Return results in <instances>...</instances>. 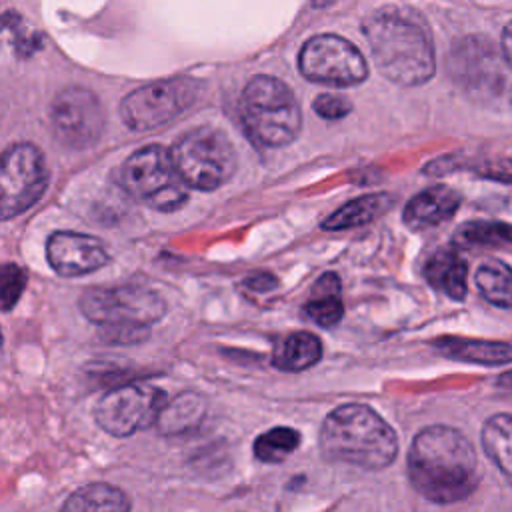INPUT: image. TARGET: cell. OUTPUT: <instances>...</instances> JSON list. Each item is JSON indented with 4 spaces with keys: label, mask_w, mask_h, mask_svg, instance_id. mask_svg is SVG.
<instances>
[{
    "label": "cell",
    "mask_w": 512,
    "mask_h": 512,
    "mask_svg": "<svg viewBox=\"0 0 512 512\" xmlns=\"http://www.w3.org/2000/svg\"><path fill=\"white\" fill-rule=\"evenodd\" d=\"M412 488L434 504H454L468 498L480 482L478 456L470 440L450 426L420 430L408 450Z\"/></svg>",
    "instance_id": "6da1fadb"
},
{
    "label": "cell",
    "mask_w": 512,
    "mask_h": 512,
    "mask_svg": "<svg viewBox=\"0 0 512 512\" xmlns=\"http://www.w3.org/2000/svg\"><path fill=\"white\" fill-rule=\"evenodd\" d=\"M362 32L380 74L400 86H420L436 72L434 44L426 26L400 8L370 14Z\"/></svg>",
    "instance_id": "7a4b0ae2"
},
{
    "label": "cell",
    "mask_w": 512,
    "mask_h": 512,
    "mask_svg": "<svg viewBox=\"0 0 512 512\" xmlns=\"http://www.w3.org/2000/svg\"><path fill=\"white\" fill-rule=\"evenodd\" d=\"M320 448L326 458L382 470L398 454V438L392 426L366 404H342L334 408L320 428Z\"/></svg>",
    "instance_id": "3957f363"
},
{
    "label": "cell",
    "mask_w": 512,
    "mask_h": 512,
    "mask_svg": "<svg viewBox=\"0 0 512 512\" xmlns=\"http://www.w3.org/2000/svg\"><path fill=\"white\" fill-rule=\"evenodd\" d=\"M82 314L102 328L112 344H134L146 340L150 324L166 314L164 298L144 286H92L80 296Z\"/></svg>",
    "instance_id": "277c9868"
},
{
    "label": "cell",
    "mask_w": 512,
    "mask_h": 512,
    "mask_svg": "<svg viewBox=\"0 0 512 512\" xmlns=\"http://www.w3.org/2000/svg\"><path fill=\"white\" fill-rule=\"evenodd\" d=\"M240 120L246 134L268 148H282L296 140L302 112L294 92L274 76H254L240 98Z\"/></svg>",
    "instance_id": "5b68a950"
},
{
    "label": "cell",
    "mask_w": 512,
    "mask_h": 512,
    "mask_svg": "<svg viewBox=\"0 0 512 512\" xmlns=\"http://www.w3.org/2000/svg\"><path fill=\"white\" fill-rule=\"evenodd\" d=\"M120 178L124 188L152 210L172 212L188 200L190 188L172 158V150L150 144L132 152L122 164Z\"/></svg>",
    "instance_id": "8992f818"
},
{
    "label": "cell",
    "mask_w": 512,
    "mask_h": 512,
    "mask_svg": "<svg viewBox=\"0 0 512 512\" xmlns=\"http://www.w3.org/2000/svg\"><path fill=\"white\" fill-rule=\"evenodd\" d=\"M170 150L182 180L190 188L202 192L220 188L234 176L238 166V156L230 138L208 126L186 132Z\"/></svg>",
    "instance_id": "52a82bcc"
},
{
    "label": "cell",
    "mask_w": 512,
    "mask_h": 512,
    "mask_svg": "<svg viewBox=\"0 0 512 512\" xmlns=\"http://www.w3.org/2000/svg\"><path fill=\"white\" fill-rule=\"evenodd\" d=\"M448 72L476 98L512 96V66L504 50L486 36L460 38L450 50Z\"/></svg>",
    "instance_id": "ba28073f"
},
{
    "label": "cell",
    "mask_w": 512,
    "mask_h": 512,
    "mask_svg": "<svg viewBox=\"0 0 512 512\" xmlns=\"http://www.w3.org/2000/svg\"><path fill=\"white\" fill-rule=\"evenodd\" d=\"M200 84L194 78H168L136 88L120 102L122 122L136 130H154L194 104Z\"/></svg>",
    "instance_id": "9c48e42d"
},
{
    "label": "cell",
    "mask_w": 512,
    "mask_h": 512,
    "mask_svg": "<svg viewBox=\"0 0 512 512\" xmlns=\"http://www.w3.org/2000/svg\"><path fill=\"white\" fill-rule=\"evenodd\" d=\"M48 186V168L38 146L12 144L0 168V216L10 220L32 208Z\"/></svg>",
    "instance_id": "30bf717a"
},
{
    "label": "cell",
    "mask_w": 512,
    "mask_h": 512,
    "mask_svg": "<svg viewBox=\"0 0 512 512\" xmlns=\"http://www.w3.org/2000/svg\"><path fill=\"white\" fill-rule=\"evenodd\" d=\"M168 402L164 390L152 384H124L106 392L96 408V424L110 436H132L156 424L160 410Z\"/></svg>",
    "instance_id": "8fae6325"
},
{
    "label": "cell",
    "mask_w": 512,
    "mask_h": 512,
    "mask_svg": "<svg viewBox=\"0 0 512 512\" xmlns=\"http://www.w3.org/2000/svg\"><path fill=\"white\" fill-rule=\"evenodd\" d=\"M298 68L304 78L328 86H354L368 76L360 50L336 34L310 38L300 50Z\"/></svg>",
    "instance_id": "7c38bea8"
},
{
    "label": "cell",
    "mask_w": 512,
    "mask_h": 512,
    "mask_svg": "<svg viewBox=\"0 0 512 512\" xmlns=\"http://www.w3.org/2000/svg\"><path fill=\"white\" fill-rule=\"evenodd\" d=\"M50 122L62 146L80 150L100 140L106 128V112L92 90L68 86L52 100Z\"/></svg>",
    "instance_id": "4fadbf2b"
},
{
    "label": "cell",
    "mask_w": 512,
    "mask_h": 512,
    "mask_svg": "<svg viewBox=\"0 0 512 512\" xmlns=\"http://www.w3.org/2000/svg\"><path fill=\"white\" fill-rule=\"evenodd\" d=\"M46 258L60 276L90 274L110 262L100 238L80 232H54L46 242Z\"/></svg>",
    "instance_id": "5bb4252c"
},
{
    "label": "cell",
    "mask_w": 512,
    "mask_h": 512,
    "mask_svg": "<svg viewBox=\"0 0 512 512\" xmlns=\"http://www.w3.org/2000/svg\"><path fill=\"white\" fill-rule=\"evenodd\" d=\"M460 194L448 186H432L412 196L404 206V222L410 228H430L450 220L460 208Z\"/></svg>",
    "instance_id": "9a60e30c"
},
{
    "label": "cell",
    "mask_w": 512,
    "mask_h": 512,
    "mask_svg": "<svg viewBox=\"0 0 512 512\" xmlns=\"http://www.w3.org/2000/svg\"><path fill=\"white\" fill-rule=\"evenodd\" d=\"M428 284L452 300H464L468 292V264L454 246L436 250L424 264Z\"/></svg>",
    "instance_id": "2e32d148"
},
{
    "label": "cell",
    "mask_w": 512,
    "mask_h": 512,
    "mask_svg": "<svg viewBox=\"0 0 512 512\" xmlns=\"http://www.w3.org/2000/svg\"><path fill=\"white\" fill-rule=\"evenodd\" d=\"M432 346L446 358L482 364V366H504L512 362V344L494 340H470L458 336H444L432 342Z\"/></svg>",
    "instance_id": "e0dca14e"
},
{
    "label": "cell",
    "mask_w": 512,
    "mask_h": 512,
    "mask_svg": "<svg viewBox=\"0 0 512 512\" xmlns=\"http://www.w3.org/2000/svg\"><path fill=\"white\" fill-rule=\"evenodd\" d=\"M394 204V196L388 192H374L358 196L350 202H346L342 208L332 212L328 218L322 220L320 228L328 232L338 230H350L364 226L376 218H380L384 212H388Z\"/></svg>",
    "instance_id": "ac0fdd59"
},
{
    "label": "cell",
    "mask_w": 512,
    "mask_h": 512,
    "mask_svg": "<svg viewBox=\"0 0 512 512\" xmlns=\"http://www.w3.org/2000/svg\"><path fill=\"white\" fill-rule=\"evenodd\" d=\"M208 402L198 392H182L176 398L168 400L158 414L156 426L162 434H182L194 430L206 414Z\"/></svg>",
    "instance_id": "d6986e66"
},
{
    "label": "cell",
    "mask_w": 512,
    "mask_h": 512,
    "mask_svg": "<svg viewBox=\"0 0 512 512\" xmlns=\"http://www.w3.org/2000/svg\"><path fill=\"white\" fill-rule=\"evenodd\" d=\"M340 292V278L334 272L322 274L314 284L310 300L304 306V316L322 328L336 326L344 316Z\"/></svg>",
    "instance_id": "ffe728a7"
},
{
    "label": "cell",
    "mask_w": 512,
    "mask_h": 512,
    "mask_svg": "<svg viewBox=\"0 0 512 512\" xmlns=\"http://www.w3.org/2000/svg\"><path fill=\"white\" fill-rule=\"evenodd\" d=\"M322 358V342L312 332H292L278 342L272 364L286 372H300Z\"/></svg>",
    "instance_id": "44dd1931"
},
{
    "label": "cell",
    "mask_w": 512,
    "mask_h": 512,
    "mask_svg": "<svg viewBox=\"0 0 512 512\" xmlns=\"http://www.w3.org/2000/svg\"><path fill=\"white\" fill-rule=\"evenodd\" d=\"M132 502L116 486L98 482V484H88L80 490H76L62 506L66 512H86V510H108V512H124L130 510Z\"/></svg>",
    "instance_id": "7402d4cb"
},
{
    "label": "cell",
    "mask_w": 512,
    "mask_h": 512,
    "mask_svg": "<svg viewBox=\"0 0 512 512\" xmlns=\"http://www.w3.org/2000/svg\"><path fill=\"white\" fill-rule=\"evenodd\" d=\"M486 456L512 484V414H496L482 428Z\"/></svg>",
    "instance_id": "603a6c76"
},
{
    "label": "cell",
    "mask_w": 512,
    "mask_h": 512,
    "mask_svg": "<svg viewBox=\"0 0 512 512\" xmlns=\"http://www.w3.org/2000/svg\"><path fill=\"white\" fill-rule=\"evenodd\" d=\"M474 282L480 294L498 308H512V268L502 260H488L478 266Z\"/></svg>",
    "instance_id": "cb8c5ba5"
},
{
    "label": "cell",
    "mask_w": 512,
    "mask_h": 512,
    "mask_svg": "<svg viewBox=\"0 0 512 512\" xmlns=\"http://www.w3.org/2000/svg\"><path fill=\"white\" fill-rule=\"evenodd\" d=\"M300 444V434L288 426L266 430L254 440V456L266 464H278L290 456Z\"/></svg>",
    "instance_id": "d4e9b609"
},
{
    "label": "cell",
    "mask_w": 512,
    "mask_h": 512,
    "mask_svg": "<svg viewBox=\"0 0 512 512\" xmlns=\"http://www.w3.org/2000/svg\"><path fill=\"white\" fill-rule=\"evenodd\" d=\"M454 242L458 246H496L512 242V224L474 220L462 224L454 232Z\"/></svg>",
    "instance_id": "484cf974"
},
{
    "label": "cell",
    "mask_w": 512,
    "mask_h": 512,
    "mask_svg": "<svg viewBox=\"0 0 512 512\" xmlns=\"http://www.w3.org/2000/svg\"><path fill=\"white\" fill-rule=\"evenodd\" d=\"M26 286V272L14 262H8L2 266L0 272V300L2 310H12L14 304L20 300Z\"/></svg>",
    "instance_id": "4316f807"
},
{
    "label": "cell",
    "mask_w": 512,
    "mask_h": 512,
    "mask_svg": "<svg viewBox=\"0 0 512 512\" xmlns=\"http://www.w3.org/2000/svg\"><path fill=\"white\" fill-rule=\"evenodd\" d=\"M312 108L320 118L340 120V118L348 116V112L352 110V104L348 98H344L340 94H320L314 98Z\"/></svg>",
    "instance_id": "83f0119b"
},
{
    "label": "cell",
    "mask_w": 512,
    "mask_h": 512,
    "mask_svg": "<svg viewBox=\"0 0 512 512\" xmlns=\"http://www.w3.org/2000/svg\"><path fill=\"white\" fill-rule=\"evenodd\" d=\"M276 284H278L276 278H272L270 274H258V276L246 280V286H250L252 290H270V288H274Z\"/></svg>",
    "instance_id": "f1b7e54d"
},
{
    "label": "cell",
    "mask_w": 512,
    "mask_h": 512,
    "mask_svg": "<svg viewBox=\"0 0 512 512\" xmlns=\"http://www.w3.org/2000/svg\"><path fill=\"white\" fill-rule=\"evenodd\" d=\"M502 50H504L510 66H512V22L502 32Z\"/></svg>",
    "instance_id": "f546056e"
},
{
    "label": "cell",
    "mask_w": 512,
    "mask_h": 512,
    "mask_svg": "<svg viewBox=\"0 0 512 512\" xmlns=\"http://www.w3.org/2000/svg\"><path fill=\"white\" fill-rule=\"evenodd\" d=\"M496 382H498V386H500V388H504V390H512V370H508V372L500 374Z\"/></svg>",
    "instance_id": "4dcf8cb0"
},
{
    "label": "cell",
    "mask_w": 512,
    "mask_h": 512,
    "mask_svg": "<svg viewBox=\"0 0 512 512\" xmlns=\"http://www.w3.org/2000/svg\"><path fill=\"white\" fill-rule=\"evenodd\" d=\"M332 2H336V0H312V4H314L316 8H324V6L332 4Z\"/></svg>",
    "instance_id": "1f68e13d"
}]
</instances>
